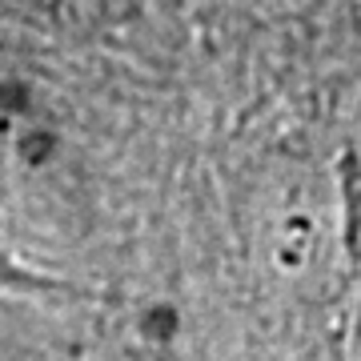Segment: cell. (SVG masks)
I'll list each match as a JSON object with an SVG mask.
<instances>
[{
	"label": "cell",
	"mask_w": 361,
	"mask_h": 361,
	"mask_svg": "<svg viewBox=\"0 0 361 361\" xmlns=\"http://www.w3.org/2000/svg\"><path fill=\"white\" fill-rule=\"evenodd\" d=\"M65 157V116L40 77L0 61V177L49 180Z\"/></svg>",
	"instance_id": "cell-1"
},
{
	"label": "cell",
	"mask_w": 361,
	"mask_h": 361,
	"mask_svg": "<svg viewBox=\"0 0 361 361\" xmlns=\"http://www.w3.org/2000/svg\"><path fill=\"white\" fill-rule=\"evenodd\" d=\"M0 361H89L77 325L37 297H0Z\"/></svg>",
	"instance_id": "cell-2"
},
{
	"label": "cell",
	"mask_w": 361,
	"mask_h": 361,
	"mask_svg": "<svg viewBox=\"0 0 361 361\" xmlns=\"http://www.w3.org/2000/svg\"><path fill=\"white\" fill-rule=\"evenodd\" d=\"M52 281L44 273L28 269V265H16L4 249H0V297H40L49 293Z\"/></svg>",
	"instance_id": "cell-3"
},
{
	"label": "cell",
	"mask_w": 361,
	"mask_h": 361,
	"mask_svg": "<svg viewBox=\"0 0 361 361\" xmlns=\"http://www.w3.org/2000/svg\"><path fill=\"white\" fill-rule=\"evenodd\" d=\"M349 322H345V361H361V245L353 265V289H349Z\"/></svg>",
	"instance_id": "cell-4"
}]
</instances>
